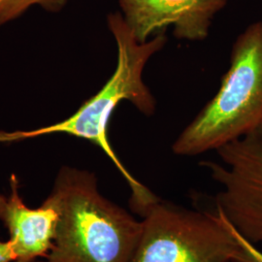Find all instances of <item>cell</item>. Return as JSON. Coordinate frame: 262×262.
Returning <instances> with one entry per match:
<instances>
[{"label":"cell","instance_id":"277c9868","mask_svg":"<svg viewBox=\"0 0 262 262\" xmlns=\"http://www.w3.org/2000/svg\"><path fill=\"white\" fill-rule=\"evenodd\" d=\"M129 262H243L245 252L225 216L159 199L142 216Z\"/></svg>","mask_w":262,"mask_h":262},{"label":"cell","instance_id":"3957f363","mask_svg":"<svg viewBox=\"0 0 262 262\" xmlns=\"http://www.w3.org/2000/svg\"><path fill=\"white\" fill-rule=\"evenodd\" d=\"M262 121V20L236 38L215 96L179 134L172 151L196 157L253 133Z\"/></svg>","mask_w":262,"mask_h":262},{"label":"cell","instance_id":"6da1fadb","mask_svg":"<svg viewBox=\"0 0 262 262\" xmlns=\"http://www.w3.org/2000/svg\"><path fill=\"white\" fill-rule=\"evenodd\" d=\"M108 26L118 48V62L113 75L102 89L62 122L33 130L0 131V144H11L54 133H64L93 143L111 159L125 180L130 189L131 209L143 216L160 198L123 165L109 140V124L113 114L122 101H129L147 117L156 113L157 100L145 84L143 73L150 57L166 45L167 37L161 32L147 42H138L120 12L108 16Z\"/></svg>","mask_w":262,"mask_h":262},{"label":"cell","instance_id":"52a82bcc","mask_svg":"<svg viewBox=\"0 0 262 262\" xmlns=\"http://www.w3.org/2000/svg\"><path fill=\"white\" fill-rule=\"evenodd\" d=\"M58 214L46 200L37 208L28 207L19 190L15 174L10 179V193L0 194V222L9 231L16 253L15 262H36L50 252L55 237Z\"/></svg>","mask_w":262,"mask_h":262},{"label":"cell","instance_id":"8992f818","mask_svg":"<svg viewBox=\"0 0 262 262\" xmlns=\"http://www.w3.org/2000/svg\"><path fill=\"white\" fill-rule=\"evenodd\" d=\"M122 17L140 43L174 28L181 40L202 41L227 0H119Z\"/></svg>","mask_w":262,"mask_h":262},{"label":"cell","instance_id":"ba28073f","mask_svg":"<svg viewBox=\"0 0 262 262\" xmlns=\"http://www.w3.org/2000/svg\"><path fill=\"white\" fill-rule=\"evenodd\" d=\"M68 0H0V26L17 19L33 5H40L49 12H59Z\"/></svg>","mask_w":262,"mask_h":262},{"label":"cell","instance_id":"8fae6325","mask_svg":"<svg viewBox=\"0 0 262 262\" xmlns=\"http://www.w3.org/2000/svg\"><path fill=\"white\" fill-rule=\"evenodd\" d=\"M253 133L262 142V121L261 122L259 123L258 127H257L255 130L253 131Z\"/></svg>","mask_w":262,"mask_h":262},{"label":"cell","instance_id":"30bf717a","mask_svg":"<svg viewBox=\"0 0 262 262\" xmlns=\"http://www.w3.org/2000/svg\"><path fill=\"white\" fill-rule=\"evenodd\" d=\"M16 253L9 239L7 241L0 240V262L16 261Z\"/></svg>","mask_w":262,"mask_h":262},{"label":"cell","instance_id":"7a4b0ae2","mask_svg":"<svg viewBox=\"0 0 262 262\" xmlns=\"http://www.w3.org/2000/svg\"><path fill=\"white\" fill-rule=\"evenodd\" d=\"M45 200L58 220L50 252L36 262H129L142 221L104 196L94 173L63 166Z\"/></svg>","mask_w":262,"mask_h":262},{"label":"cell","instance_id":"9c48e42d","mask_svg":"<svg viewBox=\"0 0 262 262\" xmlns=\"http://www.w3.org/2000/svg\"><path fill=\"white\" fill-rule=\"evenodd\" d=\"M234 231H236L235 229ZM235 234H236V237H237L239 243L241 244L245 254H246V258H245V261L244 262H262L261 250L258 247H256L253 244L250 243L249 241H247L237 231H236Z\"/></svg>","mask_w":262,"mask_h":262},{"label":"cell","instance_id":"5b68a950","mask_svg":"<svg viewBox=\"0 0 262 262\" xmlns=\"http://www.w3.org/2000/svg\"><path fill=\"white\" fill-rule=\"evenodd\" d=\"M215 151L222 163L201 162L221 187L215 211L247 241L262 246V142L251 133Z\"/></svg>","mask_w":262,"mask_h":262}]
</instances>
